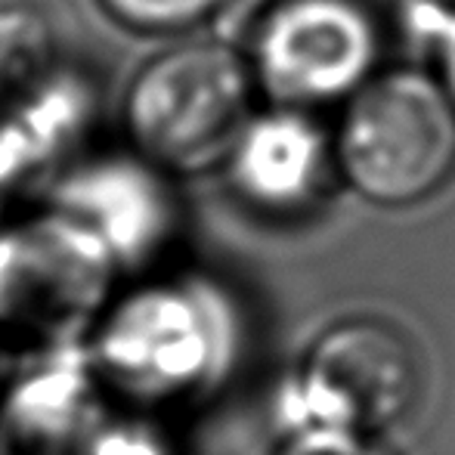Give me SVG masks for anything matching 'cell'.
Wrapping results in <instances>:
<instances>
[{
  "mask_svg": "<svg viewBox=\"0 0 455 455\" xmlns=\"http://www.w3.org/2000/svg\"><path fill=\"white\" fill-rule=\"evenodd\" d=\"M335 164L363 198L384 208L425 202L455 174V102L421 68L378 72L344 108Z\"/></svg>",
  "mask_w": 455,
  "mask_h": 455,
  "instance_id": "6da1fadb",
  "label": "cell"
},
{
  "mask_svg": "<svg viewBox=\"0 0 455 455\" xmlns=\"http://www.w3.org/2000/svg\"><path fill=\"white\" fill-rule=\"evenodd\" d=\"M421 394L412 341L381 319H347L313 341L282 390L285 434H378L403 421Z\"/></svg>",
  "mask_w": 455,
  "mask_h": 455,
  "instance_id": "7a4b0ae2",
  "label": "cell"
},
{
  "mask_svg": "<svg viewBox=\"0 0 455 455\" xmlns=\"http://www.w3.org/2000/svg\"><path fill=\"white\" fill-rule=\"evenodd\" d=\"M251 81V62L220 41H189L156 56L124 102L140 156L180 171L227 156L245 124Z\"/></svg>",
  "mask_w": 455,
  "mask_h": 455,
  "instance_id": "3957f363",
  "label": "cell"
},
{
  "mask_svg": "<svg viewBox=\"0 0 455 455\" xmlns=\"http://www.w3.org/2000/svg\"><path fill=\"white\" fill-rule=\"evenodd\" d=\"M384 28L365 0H273L251 41V72L279 106L316 108L378 75Z\"/></svg>",
  "mask_w": 455,
  "mask_h": 455,
  "instance_id": "277c9868",
  "label": "cell"
},
{
  "mask_svg": "<svg viewBox=\"0 0 455 455\" xmlns=\"http://www.w3.org/2000/svg\"><path fill=\"white\" fill-rule=\"evenodd\" d=\"M227 341L208 300L177 288H143L106 316L96 356L131 394L174 396L217 369Z\"/></svg>",
  "mask_w": 455,
  "mask_h": 455,
  "instance_id": "5b68a950",
  "label": "cell"
},
{
  "mask_svg": "<svg viewBox=\"0 0 455 455\" xmlns=\"http://www.w3.org/2000/svg\"><path fill=\"white\" fill-rule=\"evenodd\" d=\"M108 245L75 220L50 214L0 235V319L28 331L78 325L106 294Z\"/></svg>",
  "mask_w": 455,
  "mask_h": 455,
  "instance_id": "8992f818",
  "label": "cell"
},
{
  "mask_svg": "<svg viewBox=\"0 0 455 455\" xmlns=\"http://www.w3.org/2000/svg\"><path fill=\"white\" fill-rule=\"evenodd\" d=\"M242 196L267 211H300L316 202L335 164V140L307 108L275 106L245 121L227 152Z\"/></svg>",
  "mask_w": 455,
  "mask_h": 455,
  "instance_id": "52a82bcc",
  "label": "cell"
},
{
  "mask_svg": "<svg viewBox=\"0 0 455 455\" xmlns=\"http://www.w3.org/2000/svg\"><path fill=\"white\" fill-rule=\"evenodd\" d=\"M66 214L91 227L112 254L146 245L168 214L158 164L149 158H106L91 164L68 183Z\"/></svg>",
  "mask_w": 455,
  "mask_h": 455,
  "instance_id": "ba28073f",
  "label": "cell"
},
{
  "mask_svg": "<svg viewBox=\"0 0 455 455\" xmlns=\"http://www.w3.org/2000/svg\"><path fill=\"white\" fill-rule=\"evenodd\" d=\"M96 106L93 78L78 68L53 66L41 81L12 100L10 112L19 118L44 158L60 152L66 143L78 140L91 124Z\"/></svg>",
  "mask_w": 455,
  "mask_h": 455,
  "instance_id": "9c48e42d",
  "label": "cell"
},
{
  "mask_svg": "<svg viewBox=\"0 0 455 455\" xmlns=\"http://www.w3.org/2000/svg\"><path fill=\"white\" fill-rule=\"evenodd\" d=\"M56 37L37 0H0V100H16L56 66Z\"/></svg>",
  "mask_w": 455,
  "mask_h": 455,
  "instance_id": "30bf717a",
  "label": "cell"
},
{
  "mask_svg": "<svg viewBox=\"0 0 455 455\" xmlns=\"http://www.w3.org/2000/svg\"><path fill=\"white\" fill-rule=\"evenodd\" d=\"M108 12L140 31H183L214 16L227 0H102Z\"/></svg>",
  "mask_w": 455,
  "mask_h": 455,
  "instance_id": "8fae6325",
  "label": "cell"
},
{
  "mask_svg": "<svg viewBox=\"0 0 455 455\" xmlns=\"http://www.w3.org/2000/svg\"><path fill=\"white\" fill-rule=\"evenodd\" d=\"M409 31L437 53L440 81L455 102V4L419 0L409 10Z\"/></svg>",
  "mask_w": 455,
  "mask_h": 455,
  "instance_id": "7c38bea8",
  "label": "cell"
},
{
  "mask_svg": "<svg viewBox=\"0 0 455 455\" xmlns=\"http://www.w3.org/2000/svg\"><path fill=\"white\" fill-rule=\"evenodd\" d=\"M44 162L35 140L25 133L16 115L6 108L0 112V204L25 183V177Z\"/></svg>",
  "mask_w": 455,
  "mask_h": 455,
  "instance_id": "4fadbf2b",
  "label": "cell"
},
{
  "mask_svg": "<svg viewBox=\"0 0 455 455\" xmlns=\"http://www.w3.org/2000/svg\"><path fill=\"white\" fill-rule=\"evenodd\" d=\"M273 455H396L375 434L354 431H304L285 434Z\"/></svg>",
  "mask_w": 455,
  "mask_h": 455,
  "instance_id": "5bb4252c",
  "label": "cell"
},
{
  "mask_svg": "<svg viewBox=\"0 0 455 455\" xmlns=\"http://www.w3.org/2000/svg\"><path fill=\"white\" fill-rule=\"evenodd\" d=\"M440 4H455V0H440Z\"/></svg>",
  "mask_w": 455,
  "mask_h": 455,
  "instance_id": "9a60e30c",
  "label": "cell"
}]
</instances>
